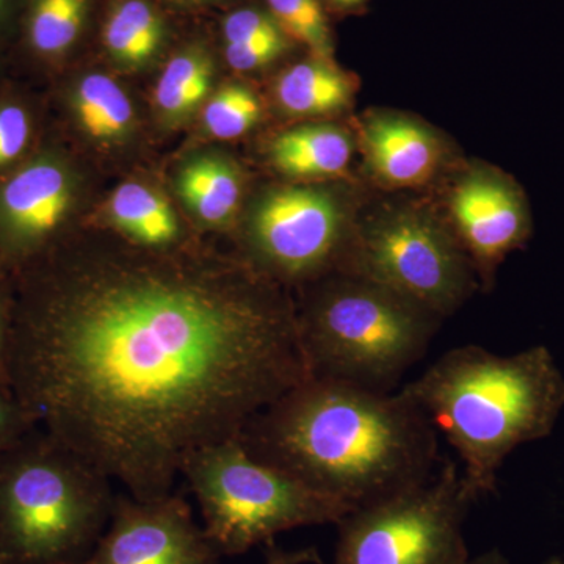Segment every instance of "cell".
Returning <instances> with one entry per match:
<instances>
[{"label":"cell","mask_w":564,"mask_h":564,"mask_svg":"<svg viewBox=\"0 0 564 564\" xmlns=\"http://www.w3.org/2000/svg\"><path fill=\"white\" fill-rule=\"evenodd\" d=\"M14 282L11 388L139 500L172 494L192 452L311 377L289 289L203 243L74 232Z\"/></svg>","instance_id":"6da1fadb"},{"label":"cell","mask_w":564,"mask_h":564,"mask_svg":"<svg viewBox=\"0 0 564 564\" xmlns=\"http://www.w3.org/2000/svg\"><path fill=\"white\" fill-rule=\"evenodd\" d=\"M239 440L352 510L425 484L440 463L436 429L402 392L314 375L252 415Z\"/></svg>","instance_id":"7a4b0ae2"},{"label":"cell","mask_w":564,"mask_h":564,"mask_svg":"<svg viewBox=\"0 0 564 564\" xmlns=\"http://www.w3.org/2000/svg\"><path fill=\"white\" fill-rule=\"evenodd\" d=\"M400 392L455 448L475 502L496 491L505 459L547 437L564 410V375L544 345L507 356L452 348Z\"/></svg>","instance_id":"3957f363"},{"label":"cell","mask_w":564,"mask_h":564,"mask_svg":"<svg viewBox=\"0 0 564 564\" xmlns=\"http://www.w3.org/2000/svg\"><path fill=\"white\" fill-rule=\"evenodd\" d=\"M109 475L36 426L0 455V564H82L109 525Z\"/></svg>","instance_id":"277c9868"},{"label":"cell","mask_w":564,"mask_h":564,"mask_svg":"<svg viewBox=\"0 0 564 564\" xmlns=\"http://www.w3.org/2000/svg\"><path fill=\"white\" fill-rule=\"evenodd\" d=\"M296 323L314 377L392 392L429 350L443 317L359 274L334 272L304 285Z\"/></svg>","instance_id":"5b68a950"},{"label":"cell","mask_w":564,"mask_h":564,"mask_svg":"<svg viewBox=\"0 0 564 564\" xmlns=\"http://www.w3.org/2000/svg\"><path fill=\"white\" fill-rule=\"evenodd\" d=\"M202 508L204 533L220 555L247 554L300 527L337 524L350 505L252 458L239 437L207 444L181 469Z\"/></svg>","instance_id":"8992f818"},{"label":"cell","mask_w":564,"mask_h":564,"mask_svg":"<svg viewBox=\"0 0 564 564\" xmlns=\"http://www.w3.org/2000/svg\"><path fill=\"white\" fill-rule=\"evenodd\" d=\"M351 193L332 182L274 185L240 223L237 258L282 288L340 272L355 236Z\"/></svg>","instance_id":"52a82bcc"},{"label":"cell","mask_w":564,"mask_h":564,"mask_svg":"<svg viewBox=\"0 0 564 564\" xmlns=\"http://www.w3.org/2000/svg\"><path fill=\"white\" fill-rule=\"evenodd\" d=\"M340 272L380 282L440 317L469 299L477 276L452 226L414 203L392 204L358 220Z\"/></svg>","instance_id":"ba28073f"},{"label":"cell","mask_w":564,"mask_h":564,"mask_svg":"<svg viewBox=\"0 0 564 564\" xmlns=\"http://www.w3.org/2000/svg\"><path fill=\"white\" fill-rule=\"evenodd\" d=\"M475 500L447 462L425 484L337 522L332 564H459L469 556L464 521Z\"/></svg>","instance_id":"9c48e42d"},{"label":"cell","mask_w":564,"mask_h":564,"mask_svg":"<svg viewBox=\"0 0 564 564\" xmlns=\"http://www.w3.org/2000/svg\"><path fill=\"white\" fill-rule=\"evenodd\" d=\"M84 180L68 155L44 150L0 184V272L17 276L69 236Z\"/></svg>","instance_id":"30bf717a"},{"label":"cell","mask_w":564,"mask_h":564,"mask_svg":"<svg viewBox=\"0 0 564 564\" xmlns=\"http://www.w3.org/2000/svg\"><path fill=\"white\" fill-rule=\"evenodd\" d=\"M181 494L139 500L118 494L106 532L82 564H220Z\"/></svg>","instance_id":"8fae6325"},{"label":"cell","mask_w":564,"mask_h":564,"mask_svg":"<svg viewBox=\"0 0 564 564\" xmlns=\"http://www.w3.org/2000/svg\"><path fill=\"white\" fill-rule=\"evenodd\" d=\"M448 209V225L486 288L507 256L532 237V212L521 185L510 174L484 163L456 180Z\"/></svg>","instance_id":"7c38bea8"},{"label":"cell","mask_w":564,"mask_h":564,"mask_svg":"<svg viewBox=\"0 0 564 564\" xmlns=\"http://www.w3.org/2000/svg\"><path fill=\"white\" fill-rule=\"evenodd\" d=\"M359 147L373 180L397 191L432 182L448 155L440 133L399 111L375 110L362 117Z\"/></svg>","instance_id":"4fadbf2b"},{"label":"cell","mask_w":564,"mask_h":564,"mask_svg":"<svg viewBox=\"0 0 564 564\" xmlns=\"http://www.w3.org/2000/svg\"><path fill=\"white\" fill-rule=\"evenodd\" d=\"M102 229L152 252L188 250L202 242L185 231L169 196L143 181L121 182L102 206Z\"/></svg>","instance_id":"5bb4252c"},{"label":"cell","mask_w":564,"mask_h":564,"mask_svg":"<svg viewBox=\"0 0 564 564\" xmlns=\"http://www.w3.org/2000/svg\"><path fill=\"white\" fill-rule=\"evenodd\" d=\"M74 128L96 151L128 150L139 132V111L120 80L102 70H85L66 88Z\"/></svg>","instance_id":"9a60e30c"},{"label":"cell","mask_w":564,"mask_h":564,"mask_svg":"<svg viewBox=\"0 0 564 564\" xmlns=\"http://www.w3.org/2000/svg\"><path fill=\"white\" fill-rule=\"evenodd\" d=\"M174 192L199 229L229 231L236 226L243 203L242 166L225 152H195L177 166Z\"/></svg>","instance_id":"2e32d148"},{"label":"cell","mask_w":564,"mask_h":564,"mask_svg":"<svg viewBox=\"0 0 564 564\" xmlns=\"http://www.w3.org/2000/svg\"><path fill=\"white\" fill-rule=\"evenodd\" d=\"M355 135L333 121H311L285 129L270 140V165L293 182H326L347 173L355 155Z\"/></svg>","instance_id":"e0dca14e"},{"label":"cell","mask_w":564,"mask_h":564,"mask_svg":"<svg viewBox=\"0 0 564 564\" xmlns=\"http://www.w3.org/2000/svg\"><path fill=\"white\" fill-rule=\"evenodd\" d=\"M358 80L328 58L310 57L288 66L273 84L278 109L296 120H328L350 110Z\"/></svg>","instance_id":"ac0fdd59"},{"label":"cell","mask_w":564,"mask_h":564,"mask_svg":"<svg viewBox=\"0 0 564 564\" xmlns=\"http://www.w3.org/2000/svg\"><path fill=\"white\" fill-rule=\"evenodd\" d=\"M217 66L203 44H191L163 66L152 93V109L159 124L176 131L203 110L215 90Z\"/></svg>","instance_id":"d6986e66"},{"label":"cell","mask_w":564,"mask_h":564,"mask_svg":"<svg viewBox=\"0 0 564 564\" xmlns=\"http://www.w3.org/2000/svg\"><path fill=\"white\" fill-rule=\"evenodd\" d=\"M165 43V20L150 0H117L107 13L102 44L118 69L140 73L150 68Z\"/></svg>","instance_id":"ffe728a7"},{"label":"cell","mask_w":564,"mask_h":564,"mask_svg":"<svg viewBox=\"0 0 564 564\" xmlns=\"http://www.w3.org/2000/svg\"><path fill=\"white\" fill-rule=\"evenodd\" d=\"M91 0H33L28 18V40L44 58L68 54L90 14Z\"/></svg>","instance_id":"44dd1931"},{"label":"cell","mask_w":564,"mask_h":564,"mask_svg":"<svg viewBox=\"0 0 564 564\" xmlns=\"http://www.w3.org/2000/svg\"><path fill=\"white\" fill-rule=\"evenodd\" d=\"M202 128L215 140H237L247 135L262 120L263 104L250 85L226 82L204 104Z\"/></svg>","instance_id":"7402d4cb"},{"label":"cell","mask_w":564,"mask_h":564,"mask_svg":"<svg viewBox=\"0 0 564 564\" xmlns=\"http://www.w3.org/2000/svg\"><path fill=\"white\" fill-rule=\"evenodd\" d=\"M267 10L293 43L310 55L334 61V39L322 0H265Z\"/></svg>","instance_id":"603a6c76"},{"label":"cell","mask_w":564,"mask_h":564,"mask_svg":"<svg viewBox=\"0 0 564 564\" xmlns=\"http://www.w3.org/2000/svg\"><path fill=\"white\" fill-rule=\"evenodd\" d=\"M221 35L225 46L226 44H247L288 36L270 11L259 9V7H243V9H237L229 13L223 20Z\"/></svg>","instance_id":"cb8c5ba5"},{"label":"cell","mask_w":564,"mask_h":564,"mask_svg":"<svg viewBox=\"0 0 564 564\" xmlns=\"http://www.w3.org/2000/svg\"><path fill=\"white\" fill-rule=\"evenodd\" d=\"M32 140V118L18 102H0V169L13 165Z\"/></svg>","instance_id":"d4e9b609"},{"label":"cell","mask_w":564,"mask_h":564,"mask_svg":"<svg viewBox=\"0 0 564 564\" xmlns=\"http://www.w3.org/2000/svg\"><path fill=\"white\" fill-rule=\"evenodd\" d=\"M293 41L289 36L284 39L256 41L247 44H226V63L237 73H254L269 68L274 62L280 61L285 52L291 51Z\"/></svg>","instance_id":"484cf974"},{"label":"cell","mask_w":564,"mask_h":564,"mask_svg":"<svg viewBox=\"0 0 564 564\" xmlns=\"http://www.w3.org/2000/svg\"><path fill=\"white\" fill-rule=\"evenodd\" d=\"M40 426L11 384L0 383V455Z\"/></svg>","instance_id":"4316f807"},{"label":"cell","mask_w":564,"mask_h":564,"mask_svg":"<svg viewBox=\"0 0 564 564\" xmlns=\"http://www.w3.org/2000/svg\"><path fill=\"white\" fill-rule=\"evenodd\" d=\"M17 282L0 272V383L10 384L11 345H13Z\"/></svg>","instance_id":"83f0119b"},{"label":"cell","mask_w":564,"mask_h":564,"mask_svg":"<svg viewBox=\"0 0 564 564\" xmlns=\"http://www.w3.org/2000/svg\"><path fill=\"white\" fill-rule=\"evenodd\" d=\"M265 564H321L315 549H300V551H285L272 543L267 545Z\"/></svg>","instance_id":"f1b7e54d"},{"label":"cell","mask_w":564,"mask_h":564,"mask_svg":"<svg viewBox=\"0 0 564 564\" xmlns=\"http://www.w3.org/2000/svg\"><path fill=\"white\" fill-rule=\"evenodd\" d=\"M326 10H332L333 13L347 17V14L361 13L366 9L370 0H322Z\"/></svg>","instance_id":"f546056e"},{"label":"cell","mask_w":564,"mask_h":564,"mask_svg":"<svg viewBox=\"0 0 564 564\" xmlns=\"http://www.w3.org/2000/svg\"><path fill=\"white\" fill-rule=\"evenodd\" d=\"M459 564H510V560L507 558V555L500 549L494 547L480 555H469Z\"/></svg>","instance_id":"4dcf8cb0"},{"label":"cell","mask_w":564,"mask_h":564,"mask_svg":"<svg viewBox=\"0 0 564 564\" xmlns=\"http://www.w3.org/2000/svg\"><path fill=\"white\" fill-rule=\"evenodd\" d=\"M170 2L182 7H199L207 6V3L218 2V0H170Z\"/></svg>","instance_id":"1f68e13d"},{"label":"cell","mask_w":564,"mask_h":564,"mask_svg":"<svg viewBox=\"0 0 564 564\" xmlns=\"http://www.w3.org/2000/svg\"><path fill=\"white\" fill-rule=\"evenodd\" d=\"M11 3L13 0H0V22L6 20L7 14L10 13Z\"/></svg>","instance_id":"d6a6232c"},{"label":"cell","mask_w":564,"mask_h":564,"mask_svg":"<svg viewBox=\"0 0 564 564\" xmlns=\"http://www.w3.org/2000/svg\"><path fill=\"white\" fill-rule=\"evenodd\" d=\"M543 564H564V560L560 558V556H551Z\"/></svg>","instance_id":"836d02e7"}]
</instances>
